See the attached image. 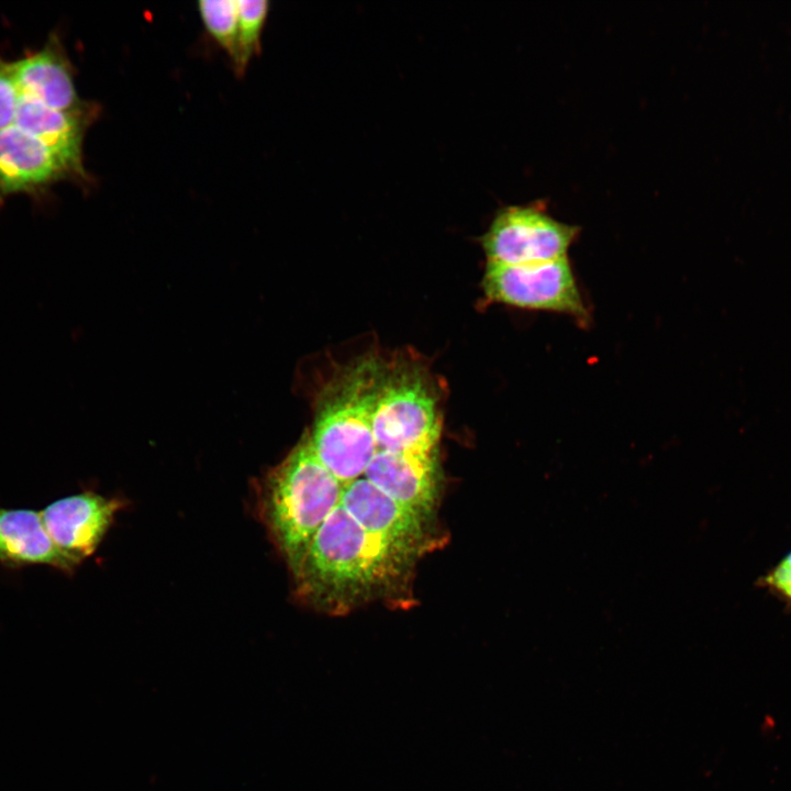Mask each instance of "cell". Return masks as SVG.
I'll return each mask as SVG.
<instances>
[{
    "instance_id": "16",
    "label": "cell",
    "mask_w": 791,
    "mask_h": 791,
    "mask_svg": "<svg viewBox=\"0 0 791 791\" xmlns=\"http://www.w3.org/2000/svg\"><path fill=\"white\" fill-rule=\"evenodd\" d=\"M19 100L13 62L0 57V130L13 124Z\"/></svg>"
},
{
    "instance_id": "8",
    "label": "cell",
    "mask_w": 791,
    "mask_h": 791,
    "mask_svg": "<svg viewBox=\"0 0 791 791\" xmlns=\"http://www.w3.org/2000/svg\"><path fill=\"white\" fill-rule=\"evenodd\" d=\"M121 508L120 500L86 491L49 503L41 515L55 545L78 566L97 550Z\"/></svg>"
},
{
    "instance_id": "10",
    "label": "cell",
    "mask_w": 791,
    "mask_h": 791,
    "mask_svg": "<svg viewBox=\"0 0 791 791\" xmlns=\"http://www.w3.org/2000/svg\"><path fill=\"white\" fill-rule=\"evenodd\" d=\"M364 476L397 502L434 516L442 487L436 453L377 450Z\"/></svg>"
},
{
    "instance_id": "11",
    "label": "cell",
    "mask_w": 791,
    "mask_h": 791,
    "mask_svg": "<svg viewBox=\"0 0 791 791\" xmlns=\"http://www.w3.org/2000/svg\"><path fill=\"white\" fill-rule=\"evenodd\" d=\"M97 115L96 104L79 111H57L20 94L13 125L51 149L76 180L87 182L89 176L83 166L82 144Z\"/></svg>"
},
{
    "instance_id": "7",
    "label": "cell",
    "mask_w": 791,
    "mask_h": 791,
    "mask_svg": "<svg viewBox=\"0 0 791 791\" xmlns=\"http://www.w3.org/2000/svg\"><path fill=\"white\" fill-rule=\"evenodd\" d=\"M341 504L364 530L406 545L422 555L437 544L434 516L397 502L366 478L344 488Z\"/></svg>"
},
{
    "instance_id": "14",
    "label": "cell",
    "mask_w": 791,
    "mask_h": 791,
    "mask_svg": "<svg viewBox=\"0 0 791 791\" xmlns=\"http://www.w3.org/2000/svg\"><path fill=\"white\" fill-rule=\"evenodd\" d=\"M238 31L233 59L237 75L245 74L252 58L260 51V37L269 12L267 0H237Z\"/></svg>"
},
{
    "instance_id": "17",
    "label": "cell",
    "mask_w": 791,
    "mask_h": 791,
    "mask_svg": "<svg viewBox=\"0 0 791 791\" xmlns=\"http://www.w3.org/2000/svg\"><path fill=\"white\" fill-rule=\"evenodd\" d=\"M759 584L791 604V552L759 579Z\"/></svg>"
},
{
    "instance_id": "12",
    "label": "cell",
    "mask_w": 791,
    "mask_h": 791,
    "mask_svg": "<svg viewBox=\"0 0 791 791\" xmlns=\"http://www.w3.org/2000/svg\"><path fill=\"white\" fill-rule=\"evenodd\" d=\"M20 94L57 111H79L91 103L79 98L75 69L56 34L34 52L13 60Z\"/></svg>"
},
{
    "instance_id": "9",
    "label": "cell",
    "mask_w": 791,
    "mask_h": 791,
    "mask_svg": "<svg viewBox=\"0 0 791 791\" xmlns=\"http://www.w3.org/2000/svg\"><path fill=\"white\" fill-rule=\"evenodd\" d=\"M66 179L76 180L43 143L13 124L0 130V203L15 194L37 198Z\"/></svg>"
},
{
    "instance_id": "2",
    "label": "cell",
    "mask_w": 791,
    "mask_h": 791,
    "mask_svg": "<svg viewBox=\"0 0 791 791\" xmlns=\"http://www.w3.org/2000/svg\"><path fill=\"white\" fill-rule=\"evenodd\" d=\"M344 487L316 456L309 432L258 484V511L292 576Z\"/></svg>"
},
{
    "instance_id": "15",
    "label": "cell",
    "mask_w": 791,
    "mask_h": 791,
    "mask_svg": "<svg viewBox=\"0 0 791 791\" xmlns=\"http://www.w3.org/2000/svg\"><path fill=\"white\" fill-rule=\"evenodd\" d=\"M197 5L204 29L233 62L238 31L237 0H201Z\"/></svg>"
},
{
    "instance_id": "6",
    "label": "cell",
    "mask_w": 791,
    "mask_h": 791,
    "mask_svg": "<svg viewBox=\"0 0 791 791\" xmlns=\"http://www.w3.org/2000/svg\"><path fill=\"white\" fill-rule=\"evenodd\" d=\"M579 226L552 216L539 202L508 205L483 236L489 264L522 265L567 256Z\"/></svg>"
},
{
    "instance_id": "5",
    "label": "cell",
    "mask_w": 791,
    "mask_h": 791,
    "mask_svg": "<svg viewBox=\"0 0 791 791\" xmlns=\"http://www.w3.org/2000/svg\"><path fill=\"white\" fill-rule=\"evenodd\" d=\"M377 450L434 454L441 436L435 399L420 378L380 385L372 412Z\"/></svg>"
},
{
    "instance_id": "13",
    "label": "cell",
    "mask_w": 791,
    "mask_h": 791,
    "mask_svg": "<svg viewBox=\"0 0 791 791\" xmlns=\"http://www.w3.org/2000/svg\"><path fill=\"white\" fill-rule=\"evenodd\" d=\"M0 564L8 568L43 565L73 572L67 558L48 535L41 511L0 508Z\"/></svg>"
},
{
    "instance_id": "3",
    "label": "cell",
    "mask_w": 791,
    "mask_h": 791,
    "mask_svg": "<svg viewBox=\"0 0 791 791\" xmlns=\"http://www.w3.org/2000/svg\"><path fill=\"white\" fill-rule=\"evenodd\" d=\"M377 372L374 364L366 361L330 386L309 432L316 456L344 488L364 476L377 452L372 432Z\"/></svg>"
},
{
    "instance_id": "1",
    "label": "cell",
    "mask_w": 791,
    "mask_h": 791,
    "mask_svg": "<svg viewBox=\"0 0 791 791\" xmlns=\"http://www.w3.org/2000/svg\"><path fill=\"white\" fill-rule=\"evenodd\" d=\"M422 554L364 530L339 504L314 535L293 576L300 601L342 614L403 591Z\"/></svg>"
},
{
    "instance_id": "4",
    "label": "cell",
    "mask_w": 791,
    "mask_h": 791,
    "mask_svg": "<svg viewBox=\"0 0 791 791\" xmlns=\"http://www.w3.org/2000/svg\"><path fill=\"white\" fill-rule=\"evenodd\" d=\"M483 289L494 302L562 313L580 321L588 319L587 307L567 256L522 265L488 263Z\"/></svg>"
}]
</instances>
